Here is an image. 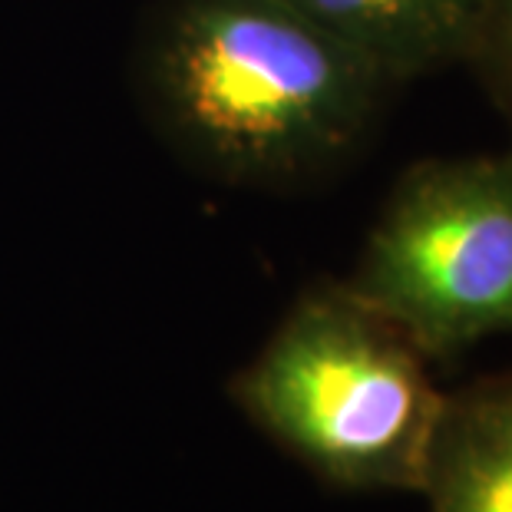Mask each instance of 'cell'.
Segmentation results:
<instances>
[{"instance_id": "1", "label": "cell", "mask_w": 512, "mask_h": 512, "mask_svg": "<svg viewBox=\"0 0 512 512\" xmlns=\"http://www.w3.org/2000/svg\"><path fill=\"white\" fill-rule=\"evenodd\" d=\"M394 83L285 0H162L139 34L136 93L205 176L298 189L341 169Z\"/></svg>"}, {"instance_id": "2", "label": "cell", "mask_w": 512, "mask_h": 512, "mask_svg": "<svg viewBox=\"0 0 512 512\" xmlns=\"http://www.w3.org/2000/svg\"><path fill=\"white\" fill-rule=\"evenodd\" d=\"M228 397L324 486L420 493L446 394L387 314L324 278L294 298Z\"/></svg>"}, {"instance_id": "3", "label": "cell", "mask_w": 512, "mask_h": 512, "mask_svg": "<svg viewBox=\"0 0 512 512\" xmlns=\"http://www.w3.org/2000/svg\"><path fill=\"white\" fill-rule=\"evenodd\" d=\"M347 285L430 364L512 334V146L413 162L370 225Z\"/></svg>"}, {"instance_id": "4", "label": "cell", "mask_w": 512, "mask_h": 512, "mask_svg": "<svg viewBox=\"0 0 512 512\" xmlns=\"http://www.w3.org/2000/svg\"><path fill=\"white\" fill-rule=\"evenodd\" d=\"M420 493L430 512H512V370L443 397Z\"/></svg>"}, {"instance_id": "5", "label": "cell", "mask_w": 512, "mask_h": 512, "mask_svg": "<svg viewBox=\"0 0 512 512\" xmlns=\"http://www.w3.org/2000/svg\"><path fill=\"white\" fill-rule=\"evenodd\" d=\"M390 83L466 63L479 0H285Z\"/></svg>"}, {"instance_id": "6", "label": "cell", "mask_w": 512, "mask_h": 512, "mask_svg": "<svg viewBox=\"0 0 512 512\" xmlns=\"http://www.w3.org/2000/svg\"><path fill=\"white\" fill-rule=\"evenodd\" d=\"M466 63L512 119V0H479Z\"/></svg>"}]
</instances>
